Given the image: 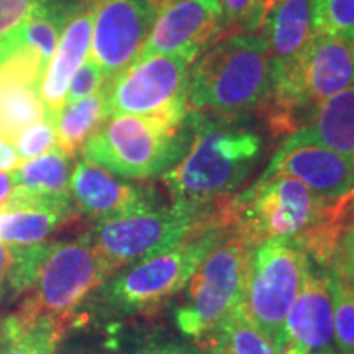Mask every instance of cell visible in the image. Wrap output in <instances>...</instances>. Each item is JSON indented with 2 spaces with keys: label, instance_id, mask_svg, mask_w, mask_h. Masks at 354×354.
Here are the masks:
<instances>
[{
  "label": "cell",
  "instance_id": "1",
  "mask_svg": "<svg viewBox=\"0 0 354 354\" xmlns=\"http://www.w3.org/2000/svg\"><path fill=\"white\" fill-rule=\"evenodd\" d=\"M354 192L326 198L287 176H261L253 185L215 207L214 225L258 248L269 240L294 241L308 258L328 268L335 258Z\"/></svg>",
  "mask_w": 354,
  "mask_h": 354
},
{
  "label": "cell",
  "instance_id": "2",
  "mask_svg": "<svg viewBox=\"0 0 354 354\" xmlns=\"http://www.w3.org/2000/svg\"><path fill=\"white\" fill-rule=\"evenodd\" d=\"M190 140L184 156L162 174L174 203L215 209L232 197L261 156V138L233 118L189 112Z\"/></svg>",
  "mask_w": 354,
  "mask_h": 354
},
{
  "label": "cell",
  "instance_id": "3",
  "mask_svg": "<svg viewBox=\"0 0 354 354\" xmlns=\"http://www.w3.org/2000/svg\"><path fill=\"white\" fill-rule=\"evenodd\" d=\"M272 66L261 35L230 33L190 66L189 112L234 118L259 109L271 91Z\"/></svg>",
  "mask_w": 354,
  "mask_h": 354
},
{
  "label": "cell",
  "instance_id": "4",
  "mask_svg": "<svg viewBox=\"0 0 354 354\" xmlns=\"http://www.w3.org/2000/svg\"><path fill=\"white\" fill-rule=\"evenodd\" d=\"M354 86V41L313 35L302 53L272 71L271 91L261 105L272 133L290 135L313 107Z\"/></svg>",
  "mask_w": 354,
  "mask_h": 354
},
{
  "label": "cell",
  "instance_id": "5",
  "mask_svg": "<svg viewBox=\"0 0 354 354\" xmlns=\"http://www.w3.org/2000/svg\"><path fill=\"white\" fill-rule=\"evenodd\" d=\"M189 115V113H187ZM190 123H172L159 117L113 115L84 143V161L128 179L165 174L184 156Z\"/></svg>",
  "mask_w": 354,
  "mask_h": 354
},
{
  "label": "cell",
  "instance_id": "6",
  "mask_svg": "<svg viewBox=\"0 0 354 354\" xmlns=\"http://www.w3.org/2000/svg\"><path fill=\"white\" fill-rule=\"evenodd\" d=\"M214 223L171 250L115 272L100 286L102 307L117 315L149 313L187 286L205 256L221 240Z\"/></svg>",
  "mask_w": 354,
  "mask_h": 354
},
{
  "label": "cell",
  "instance_id": "7",
  "mask_svg": "<svg viewBox=\"0 0 354 354\" xmlns=\"http://www.w3.org/2000/svg\"><path fill=\"white\" fill-rule=\"evenodd\" d=\"M214 210L172 203L169 209L102 220L87 234L113 272H118L212 227Z\"/></svg>",
  "mask_w": 354,
  "mask_h": 354
},
{
  "label": "cell",
  "instance_id": "8",
  "mask_svg": "<svg viewBox=\"0 0 354 354\" xmlns=\"http://www.w3.org/2000/svg\"><path fill=\"white\" fill-rule=\"evenodd\" d=\"M256 248L223 233L187 282L176 323L184 335L198 339L245 302L248 274Z\"/></svg>",
  "mask_w": 354,
  "mask_h": 354
},
{
  "label": "cell",
  "instance_id": "9",
  "mask_svg": "<svg viewBox=\"0 0 354 354\" xmlns=\"http://www.w3.org/2000/svg\"><path fill=\"white\" fill-rule=\"evenodd\" d=\"M113 274L88 234L73 241L51 243L32 289L17 312L71 323L79 305Z\"/></svg>",
  "mask_w": 354,
  "mask_h": 354
},
{
  "label": "cell",
  "instance_id": "10",
  "mask_svg": "<svg viewBox=\"0 0 354 354\" xmlns=\"http://www.w3.org/2000/svg\"><path fill=\"white\" fill-rule=\"evenodd\" d=\"M194 59L184 55L138 57L105 82L109 117L141 115L184 123L189 113V73Z\"/></svg>",
  "mask_w": 354,
  "mask_h": 354
},
{
  "label": "cell",
  "instance_id": "11",
  "mask_svg": "<svg viewBox=\"0 0 354 354\" xmlns=\"http://www.w3.org/2000/svg\"><path fill=\"white\" fill-rule=\"evenodd\" d=\"M310 258L294 241L269 240L254 250L245 294L246 313L284 349L286 318L297 297Z\"/></svg>",
  "mask_w": 354,
  "mask_h": 354
},
{
  "label": "cell",
  "instance_id": "12",
  "mask_svg": "<svg viewBox=\"0 0 354 354\" xmlns=\"http://www.w3.org/2000/svg\"><path fill=\"white\" fill-rule=\"evenodd\" d=\"M94 8L91 56L107 81L127 69L143 50L156 20L153 0H91Z\"/></svg>",
  "mask_w": 354,
  "mask_h": 354
},
{
  "label": "cell",
  "instance_id": "13",
  "mask_svg": "<svg viewBox=\"0 0 354 354\" xmlns=\"http://www.w3.org/2000/svg\"><path fill=\"white\" fill-rule=\"evenodd\" d=\"M223 30L220 0H166L158 6L156 20L138 57L184 55L196 61Z\"/></svg>",
  "mask_w": 354,
  "mask_h": 354
},
{
  "label": "cell",
  "instance_id": "14",
  "mask_svg": "<svg viewBox=\"0 0 354 354\" xmlns=\"http://www.w3.org/2000/svg\"><path fill=\"white\" fill-rule=\"evenodd\" d=\"M264 176H287L326 198L354 192V159L289 135L274 154Z\"/></svg>",
  "mask_w": 354,
  "mask_h": 354
},
{
  "label": "cell",
  "instance_id": "15",
  "mask_svg": "<svg viewBox=\"0 0 354 354\" xmlns=\"http://www.w3.org/2000/svg\"><path fill=\"white\" fill-rule=\"evenodd\" d=\"M69 194L81 214L110 220L156 209L154 189L125 183L104 167L79 161L71 174Z\"/></svg>",
  "mask_w": 354,
  "mask_h": 354
},
{
  "label": "cell",
  "instance_id": "16",
  "mask_svg": "<svg viewBox=\"0 0 354 354\" xmlns=\"http://www.w3.org/2000/svg\"><path fill=\"white\" fill-rule=\"evenodd\" d=\"M76 210L71 194L53 196L17 185L10 198L0 203V243L7 246L44 243L77 218Z\"/></svg>",
  "mask_w": 354,
  "mask_h": 354
},
{
  "label": "cell",
  "instance_id": "17",
  "mask_svg": "<svg viewBox=\"0 0 354 354\" xmlns=\"http://www.w3.org/2000/svg\"><path fill=\"white\" fill-rule=\"evenodd\" d=\"M46 69L38 57L17 51L0 69V138L15 145L26 128L46 120L39 87Z\"/></svg>",
  "mask_w": 354,
  "mask_h": 354
},
{
  "label": "cell",
  "instance_id": "18",
  "mask_svg": "<svg viewBox=\"0 0 354 354\" xmlns=\"http://www.w3.org/2000/svg\"><path fill=\"white\" fill-rule=\"evenodd\" d=\"M287 343L313 353L330 348L335 342L333 300L325 272H315L312 264L286 318Z\"/></svg>",
  "mask_w": 354,
  "mask_h": 354
},
{
  "label": "cell",
  "instance_id": "19",
  "mask_svg": "<svg viewBox=\"0 0 354 354\" xmlns=\"http://www.w3.org/2000/svg\"><path fill=\"white\" fill-rule=\"evenodd\" d=\"M92 26H94V8L92 2H88L64 25L51 63L43 76L39 95L46 110V120H50L53 125L57 113L64 107L71 79L91 53L88 50L92 43Z\"/></svg>",
  "mask_w": 354,
  "mask_h": 354
},
{
  "label": "cell",
  "instance_id": "20",
  "mask_svg": "<svg viewBox=\"0 0 354 354\" xmlns=\"http://www.w3.org/2000/svg\"><path fill=\"white\" fill-rule=\"evenodd\" d=\"M313 0H286L271 8L261 21V37L268 44L272 71L297 57L313 38Z\"/></svg>",
  "mask_w": 354,
  "mask_h": 354
},
{
  "label": "cell",
  "instance_id": "21",
  "mask_svg": "<svg viewBox=\"0 0 354 354\" xmlns=\"http://www.w3.org/2000/svg\"><path fill=\"white\" fill-rule=\"evenodd\" d=\"M290 135L354 159V86L313 107Z\"/></svg>",
  "mask_w": 354,
  "mask_h": 354
},
{
  "label": "cell",
  "instance_id": "22",
  "mask_svg": "<svg viewBox=\"0 0 354 354\" xmlns=\"http://www.w3.org/2000/svg\"><path fill=\"white\" fill-rule=\"evenodd\" d=\"M197 342L203 354H281L284 351L256 325L243 304Z\"/></svg>",
  "mask_w": 354,
  "mask_h": 354
},
{
  "label": "cell",
  "instance_id": "23",
  "mask_svg": "<svg viewBox=\"0 0 354 354\" xmlns=\"http://www.w3.org/2000/svg\"><path fill=\"white\" fill-rule=\"evenodd\" d=\"M69 323L15 312L0 323V354H55Z\"/></svg>",
  "mask_w": 354,
  "mask_h": 354
},
{
  "label": "cell",
  "instance_id": "24",
  "mask_svg": "<svg viewBox=\"0 0 354 354\" xmlns=\"http://www.w3.org/2000/svg\"><path fill=\"white\" fill-rule=\"evenodd\" d=\"M107 118V94L104 87L87 99L64 105L55 118L57 148L74 158Z\"/></svg>",
  "mask_w": 354,
  "mask_h": 354
},
{
  "label": "cell",
  "instance_id": "25",
  "mask_svg": "<svg viewBox=\"0 0 354 354\" xmlns=\"http://www.w3.org/2000/svg\"><path fill=\"white\" fill-rule=\"evenodd\" d=\"M71 159L59 148L43 154L32 161H25L17 171H12L15 184L20 187L68 196L71 183Z\"/></svg>",
  "mask_w": 354,
  "mask_h": 354
},
{
  "label": "cell",
  "instance_id": "26",
  "mask_svg": "<svg viewBox=\"0 0 354 354\" xmlns=\"http://www.w3.org/2000/svg\"><path fill=\"white\" fill-rule=\"evenodd\" d=\"M325 276L333 300L335 343L343 354H354V287L335 261L325 268Z\"/></svg>",
  "mask_w": 354,
  "mask_h": 354
},
{
  "label": "cell",
  "instance_id": "27",
  "mask_svg": "<svg viewBox=\"0 0 354 354\" xmlns=\"http://www.w3.org/2000/svg\"><path fill=\"white\" fill-rule=\"evenodd\" d=\"M313 33L354 41V0H313Z\"/></svg>",
  "mask_w": 354,
  "mask_h": 354
},
{
  "label": "cell",
  "instance_id": "28",
  "mask_svg": "<svg viewBox=\"0 0 354 354\" xmlns=\"http://www.w3.org/2000/svg\"><path fill=\"white\" fill-rule=\"evenodd\" d=\"M50 248L51 243L48 241L30 246H10L12 259L10 268H8L7 286L13 295L26 294L32 289L39 266Z\"/></svg>",
  "mask_w": 354,
  "mask_h": 354
},
{
  "label": "cell",
  "instance_id": "29",
  "mask_svg": "<svg viewBox=\"0 0 354 354\" xmlns=\"http://www.w3.org/2000/svg\"><path fill=\"white\" fill-rule=\"evenodd\" d=\"M43 15L66 19L63 13L56 12L53 0H0V44L26 21Z\"/></svg>",
  "mask_w": 354,
  "mask_h": 354
},
{
  "label": "cell",
  "instance_id": "30",
  "mask_svg": "<svg viewBox=\"0 0 354 354\" xmlns=\"http://www.w3.org/2000/svg\"><path fill=\"white\" fill-rule=\"evenodd\" d=\"M223 25L230 33H254L263 21V0H220Z\"/></svg>",
  "mask_w": 354,
  "mask_h": 354
},
{
  "label": "cell",
  "instance_id": "31",
  "mask_svg": "<svg viewBox=\"0 0 354 354\" xmlns=\"http://www.w3.org/2000/svg\"><path fill=\"white\" fill-rule=\"evenodd\" d=\"M17 151L24 161H32L57 148L55 125L50 120L35 123L21 133L15 143Z\"/></svg>",
  "mask_w": 354,
  "mask_h": 354
},
{
  "label": "cell",
  "instance_id": "32",
  "mask_svg": "<svg viewBox=\"0 0 354 354\" xmlns=\"http://www.w3.org/2000/svg\"><path fill=\"white\" fill-rule=\"evenodd\" d=\"M105 82H107V79H105L104 73H102L100 66L97 64V61L88 53L86 61L77 69V73L74 74V77L71 79L64 105L74 104V102H79L97 94L105 86Z\"/></svg>",
  "mask_w": 354,
  "mask_h": 354
},
{
  "label": "cell",
  "instance_id": "33",
  "mask_svg": "<svg viewBox=\"0 0 354 354\" xmlns=\"http://www.w3.org/2000/svg\"><path fill=\"white\" fill-rule=\"evenodd\" d=\"M333 261L354 287V220L344 225Z\"/></svg>",
  "mask_w": 354,
  "mask_h": 354
},
{
  "label": "cell",
  "instance_id": "34",
  "mask_svg": "<svg viewBox=\"0 0 354 354\" xmlns=\"http://www.w3.org/2000/svg\"><path fill=\"white\" fill-rule=\"evenodd\" d=\"M131 354H203L201 349L187 346L183 343H161V342H149L141 344Z\"/></svg>",
  "mask_w": 354,
  "mask_h": 354
},
{
  "label": "cell",
  "instance_id": "35",
  "mask_svg": "<svg viewBox=\"0 0 354 354\" xmlns=\"http://www.w3.org/2000/svg\"><path fill=\"white\" fill-rule=\"evenodd\" d=\"M24 159L20 158L19 151H17L15 145L10 141L0 138V171H17L24 165Z\"/></svg>",
  "mask_w": 354,
  "mask_h": 354
},
{
  "label": "cell",
  "instance_id": "36",
  "mask_svg": "<svg viewBox=\"0 0 354 354\" xmlns=\"http://www.w3.org/2000/svg\"><path fill=\"white\" fill-rule=\"evenodd\" d=\"M10 259H12L10 246L0 243V297H2L3 290H6L7 287V276H8V268H10Z\"/></svg>",
  "mask_w": 354,
  "mask_h": 354
},
{
  "label": "cell",
  "instance_id": "37",
  "mask_svg": "<svg viewBox=\"0 0 354 354\" xmlns=\"http://www.w3.org/2000/svg\"><path fill=\"white\" fill-rule=\"evenodd\" d=\"M15 187L17 184H15V179H13L12 172L0 171V203L7 202L8 198H10Z\"/></svg>",
  "mask_w": 354,
  "mask_h": 354
},
{
  "label": "cell",
  "instance_id": "38",
  "mask_svg": "<svg viewBox=\"0 0 354 354\" xmlns=\"http://www.w3.org/2000/svg\"><path fill=\"white\" fill-rule=\"evenodd\" d=\"M55 354H94V353L88 351V349L82 348V346H64V348L57 349Z\"/></svg>",
  "mask_w": 354,
  "mask_h": 354
},
{
  "label": "cell",
  "instance_id": "39",
  "mask_svg": "<svg viewBox=\"0 0 354 354\" xmlns=\"http://www.w3.org/2000/svg\"><path fill=\"white\" fill-rule=\"evenodd\" d=\"M281 354H310L308 351H305L304 348H300L299 344H294V343H289L287 346L284 348V351Z\"/></svg>",
  "mask_w": 354,
  "mask_h": 354
},
{
  "label": "cell",
  "instance_id": "40",
  "mask_svg": "<svg viewBox=\"0 0 354 354\" xmlns=\"http://www.w3.org/2000/svg\"><path fill=\"white\" fill-rule=\"evenodd\" d=\"M281 2H286V0H263V19L266 13L271 10V8L279 6Z\"/></svg>",
  "mask_w": 354,
  "mask_h": 354
},
{
  "label": "cell",
  "instance_id": "41",
  "mask_svg": "<svg viewBox=\"0 0 354 354\" xmlns=\"http://www.w3.org/2000/svg\"><path fill=\"white\" fill-rule=\"evenodd\" d=\"M313 354H338V353L331 351L330 348H326V349H320V351H313ZM342 354H343V353H342Z\"/></svg>",
  "mask_w": 354,
  "mask_h": 354
},
{
  "label": "cell",
  "instance_id": "42",
  "mask_svg": "<svg viewBox=\"0 0 354 354\" xmlns=\"http://www.w3.org/2000/svg\"><path fill=\"white\" fill-rule=\"evenodd\" d=\"M2 66H3V59H2V57H0V69H2Z\"/></svg>",
  "mask_w": 354,
  "mask_h": 354
},
{
  "label": "cell",
  "instance_id": "43",
  "mask_svg": "<svg viewBox=\"0 0 354 354\" xmlns=\"http://www.w3.org/2000/svg\"><path fill=\"white\" fill-rule=\"evenodd\" d=\"M351 214H354V203H353V209H351Z\"/></svg>",
  "mask_w": 354,
  "mask_h": 354
},
{
  "label": "cell",
  "instance_id": "44",
  "mask_svg": "<svg viewBox=\"0 0 354 354\" xmlns=\"http://www.w3.org/2000/svg\"><path fill=\"white\" fill-rule=\"evenodd\" d=\"M161 2H166V0H161Z\"/></svg>",
  "mask_w": 354,
  "mask_h": 354
}]
</instances>
